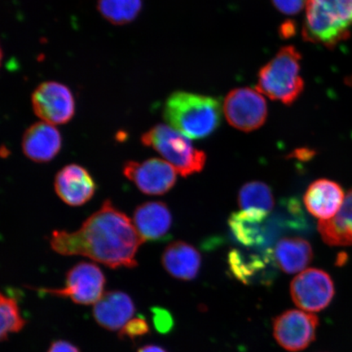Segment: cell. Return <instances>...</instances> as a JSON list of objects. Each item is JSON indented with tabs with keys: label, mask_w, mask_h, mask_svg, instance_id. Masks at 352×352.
<instances>
[{
	"label": "cell",
	"mask_w": 352,
	"mask_h": 352,
	"mask_svg": "<svg viewBox=\"0 0 352 352\" xmlns=\"http://www.w3.org/2000/svg\"><path fill=\"white\" fill-rule=\"evenodd\" d=\"M143 239L133 222L109 200L87 218L77 231L56 230L50 245L65 256L80 255L110 268H133Z\"/></svg>",
	"instance_id": "obj_1"
},
{
	"label": "cell",
	"mask_w": 352,
	"mask_h": 352,
	"mask_svg": "<svg viewBox=\"0 0 352 352\" xmlns=\"http://www.w3.org/2000/svg\"><path fill=\"white\" fill-rule=\"evenodd\" d=\"M165 121L189 139L200 140L212 135L221 122V107L211 96L176 91L166 100Z\"/></svg>",
	"instance_id": "obj_2"
},
{
	"label": "cell",
	"mask_w": 352,
	"mask_h": 352,
	"mask_svg": "<svg viewBox=\"0 0 352 352\" xmlns=\"http://www.w3.org/2000/svg\"><path fill=\"white\" fill-rule=\"evenodd\" d=\"M352 26V0H307L302 28L305 41L332 47Z\"/></svg>",
	"instance_id": "obj_3"
},
{
	"label": "cell",
	"mask_w": 352,
	"mask_h": 352,
	"mask_svg": "<svg viewBox=\"0 0 352 352\" xmlns=\"http://www.w3.org/2000/svg\"><path fill=\"white\" fill-rule=\"evenodd\" d=\"M301 54L293 46L284 47L258 73L257 89L272 100L290 105L305 89L300 76Z\"/></svg>",
	"instance_id": "obj_4"
},
{
	"label": "cell",
	"mask_w": 352,
	"mask_h": 352,
	"mask_svg": "<svg viewBox=\"0 0 352 352\" xmlns=\"http://www.w3.org/2000/svg\"><path fill=\"white\" fill-rule=\"evenodd\" d=\"M142 142L160 153L184 177L199 173L204 168L206 153L198 151L190 139L171 126H153L142 135Z\"/></svg>",
	"instance_id": "obj_5"
},
{
	"label": "cell",
	"mask_w": 352,
	"mask_h": 352,
	"mask_svg": "<svg viewBox=\"0 0 352 352\" xmlns=\"http://www.w3.org/2000/svg\"><path fill=\"white\" fill-rule=\"evenodd\" d=\"M105 277L96 264L81 262L74 265L66 274L63 288L37 289L38 292L50 296L68 298L81 305H95L104 294Z\"/></svg>",
	"instance_id": "obj_6"
},
{
	"label": "cell",
	"mask_w": 352,
	"mask_h": 352,
	"mask_svg": "<svg viewBox=\"0 0 352 352\" xmlns=\"http://www.w3.org/2000/svg\"><path fill=\"white\" fill-rule=\"evenodd\" d=\"M223 112L231 126L250 132L258 129L266 122L267 102L258 91L249 87L236 88L224 100Z\"/></svg>",
	"instance_id": "obj_7"
},
{
	"label": "cell",
	"mask_w": 352,
	"mask_h": 352,
	"mask_svg": "<svg viewBox=\"0 0 352 352\" xmlns=\"http://www.w3.org/2000/svg\"><path fill=\"white\" fill-rule=\"evenodd\" d=\"M336 289L330 276L318 268H309L294 277L290 284L293 302L307 312H318L332 302Z\"/></svg>",
	"instance_id": "obj_8"
},
{
	"label": "cell",
	"mask_w": 352,
	"mask_h": 352,
	"mask_svg": "<svg viewBox=\"0 0 352 352\" xmlns=\"http://www.w3.org/2000/svg\"><path fill=\"white\" fill-rule=\"evenodd\" d=\"M274 336L278 344L290 352L305 350L316 340L318 316L300 310H288L274 320Z\"/></svg>",
	"instance_id": "obj_9"
},
{
	"label": "cell",
	"mask_w": 352,
	"mask_h": 352,
	"mask_svg": "<svg viewBox=\"0 0 352 352\" xmlns=\"http://www.w3.org/2000/svg\"><path fill=\"white\" fill-rule=\"evenodd\" d=\"M34 112L43 122L63 125L72 120L76 101L72 91L63 83L48 81L38 86L32 94Z\"/></svg>",
	"instance_id": "obj_10"
},
{
	"label": "cell",
	"mask_w": 352,
	"mask_h": 352,
	"mask_svg": "<svg viewBox=\"0 0 352 352\" xmlns=\"http://www.w3.org/2000/svg\"><path fill=\"white\" fill-rule=\"evenodd\" d=\"M122 170L126 177L147 195H165L174 187L177 179L174 167L160 158L126 162Z\"/></svg>",
	"instance_id": "obj_11"
},
{
	"label": "cell",
	"mask_w": 352,
	"mask_h": 352,
	"mask_svg": "<svg viewBox=\"0 0 352 352\" xmlns=\"http://www.w3.org/2000/svg\"><path fill=\"white\" fill-rule=\"evenodd\" d=\"M54 187L56 195L65 204L80 206L94 196L96 186L89 173L78 164H69L57 173Z\"/></svg>",
	"instance_id": "obj_12"
},
{
	"label": "cell",
	"mask_w": 352,
	"mask_h": 352,
	"mask_svg": "<svg viewBox=\"0 0 352 352\" xmlns=\"http://www.w3.org/2000/svg\"><path fill=\"white\" fill-rule=\"evenodd\" d=\"M25 155L38 164H45L59 153L63 138L54 125L45 122H36L25 131L22 138Z\"/></svg>",
	"instance_id": "obj_13"
},
{
	"label": "cell",
	"mask_w": 352,
	"mask_h": 352,
	"mask_svg": "<svg viewBox=\"0 0 352 352\" xmlns=\"http://www.w3.org/2000/svg\"><path fill=\"white\" fill-rule=\"evenodd\" d=\"M133 223L144 241H160L168 236L173 217L164 202L147 201L135 209Z\"/></svg>",
	"instance_id": "obj_14"
},
{
	"label": "cell",
	"mask_w": 352,
	"mask_h": 352,
	"mask_svg": "<svg viewBox=\"0 0 352 352\" xmlns=\"http://www.w3.org/2000/svg\"><path fill=\"white\" fill-rule=\"evenodd\" d=\"M135 308L131 298L124 292H109L96 302L94 307V316L101 327L117 331L133 318Z\"/></svg>",
	"instance_id": "obj_15"
},
{
	"label": "cell",
	"mask_w": 352,
	"mask_h": 352,
	"mask_svg": "<svg viewBox=\"0 0 352 352\" xmlns=\"http://www.w3.org/2000/svg\"><path fill=\"white\" fill-rule=\"evenodd\" d=\"M344 199V192L340 184L327 179L316 180L303 197L308 212L320 220L336 217Z\"/></svg>",
	"instance_id": "obj_16"
},
{
	"label": "cell",
	"mask_w": 352,
	"mask_h": 352,
	"mask_svg": "<svg viewBox=\"0 0 352 352\" xmlns=\"http://www.w3.org/2000/svg\"><path fill=\"white\" fill-rule=\"evenodd\" d=\"M162 263L170 276L188 281L195 279L199 274L201 257L192 245L179 241L167 246L162 254Z\"/></svg>",
	"instance_id": "obj_17"
},
{
	"label": "cell",
	"mask_w": 352,
	"mask_h": 352,
	"mask_svg": "<svg viewBox=\"0 0 352 352\" xmlns=\"http://www.w3.org/2000/svg\"><path fill=\"white\" fill-rule=\"evenodd\" d=\"M275 261L280 270L287 274L305 271L314 258L309 242L301 237H285L276 245Z\"/></svg>",
	"instance_id": "obj_18"
},
{
	"label": "cell",
	"mask_w": 352,
	"mask_h": 352,
	"mask_svg": "<svg viewBox=\"0 0 352 352\" xmlns=\"http://www.w3.org/2000/svg\"><path fill=\"white\" fill-rule=\"evenodd\" d=\"M268 214L256 210H241L231 215L228 226L235 239L245 246L261 245L265 242V227Z\"/></svg>",
	"instance_id": "obj_19"
},
{
	"label": "cell",
	"mask_w": 352,
	"mask_h": 352,
	"mask_svg": "<svg viewBox=\"0 0 352 352\" xmlns=\"http://www.w3.org/2000/svg\"><path fill=\"white\" fill-rule=\"evenodd\" d=\"M318 230L325 243L329 245H352V190L347 193L336 217L320 220Z\"/></svg>",
	"instance_id": "obj_20"
},
{
	"label": "cell",
	"mask_w": 352,
	"mask_h": 352,
	"mask_svg": "<svg viewBox=\"0 0 352 352\" xmlns=\"http://www.w3.org/2000/svg\"><path fill=\"white\" fill-rule=\"evenodd\" d=\"M242 210H256L270 213L275 205L272 189L265 183L252 182L242 186L239 195Z\"/></svg>",
	"instance_id": "obj_21"
},
{
	"label": "cell",
	"mask_w": 352,
	"mask_h": 352,
	"mask_svg": "<svg viewBox=\"0 0 352 352\" xmlns=\"http://www.w3.org/2000/svg\"><path fill=\"white\" fill-rule=\"evenodd\" d=\"M98 8L110 23L122 25L138 19L142 10V0H98Z\"/></svg>",
	"instance_id": "obj_22"
},
{
	"label": "cell",
	"mask_w": 352,
	"mask_h": 352,
	"mask_svg": "<svg viewBox=\"0 0 352 352\" xmlns=\"http://www.w3.org/2000/svg\"><path fill=\"white\" fill-rule=\"evenodd\" d=\"M270 256L271 254L267 253L263 257L246 258L239 250H233L228 256V263L236 278L241 283L248 284L259 271L265 267V263L270 261Z\"/></svg>",
	"instance_id": "obj_23"
},
{
	"label": "cell",
	"mask_w": 352,
	"mask_h": 352,
	"mask_svg": "<svg viewBox=\"0 0 352 352\" xmlns=\"http://www.w3.org/2000/svg\"><path fill=\"white\" fill-rule=\"evenodd\" d=\"M0 320H1V324H0L1 341L7 340L10 333H19L24 328L26 321L21 315L19 303L16 298L6 296L1 294Z\"/></svg>",
	"instance_id": "obj_24"
},
{
	"label": "cell",
	"mask_w": 352,
	"mask_h": 352,
	"mask_svg": "<svg viewBox=\"0 0 352 352\" xmlns=\"http://www.w3.org/2000/svg\"><path fill=\"white\" fill-rule=\"evenodd\" d=\"M149 332V327L146 320L133 318L127 322L120 331L121 338H129L135 340L136 338L145 336Z\"/></svg>",
	"instance_id": "obj_25"
},
{
	"label": "cell",
	"mask_w": 352,
	"mask_h": 352,
	"mask_svg": "<svg viewBox=\"0 0 352 352\" xmlns=\"http://www.w3.org/2000/svg\"><path fill=\"white\" fill-rule=\"evenodd\" d=\"M153 322L158 333H168L174 327L173 316L164 308L153 307Z\"/></svg>",
	"instance_id": "obj_26"
},
{
	"label": "cell",
	"mask_w": 352,
	"mask_h": 352,
	"mask_svg": "<svg viewBox=\"0 0 352 352\" xmlns=\"http://www.w3.org/2000/svg\"><path fill=\"white\" fill-rule=\"evenodd\" d=\"M277 10L285 15H296L306 7L307 0H272Z\"/></svg>",
	"instance_id": "obj_27"
},
{
	"label": "cell",
	"mask_w": 352,
	"mask_h": 352,
	"mask_svg": "<svg viewBox=\"0 0 352 352\" xmlns=\"http://www.w3.org/2000/svg\"><path fill=\"white\" fill-rule=\"evenodd\" d=\"M47 352H80L76 346L67 341L58 340L52 343Z\"/></svg>",
	"instance_id": "obj_28"
},
{
	"label": "cell",
	"mask_w": 352,
	"mask_h": 352,
	"mask_svg": "<svg viewBox=\"0 0 352 352\" xmlns=\"http://www.w3.org/2000/svg\"><path fill=\"white\" fill-rule=\"evenodd\" d=\"M138 352H167L162 347L157 345H146L140 349Z\"/></svg>",
	"instance_id": "obj_29"
}]
</instances>
